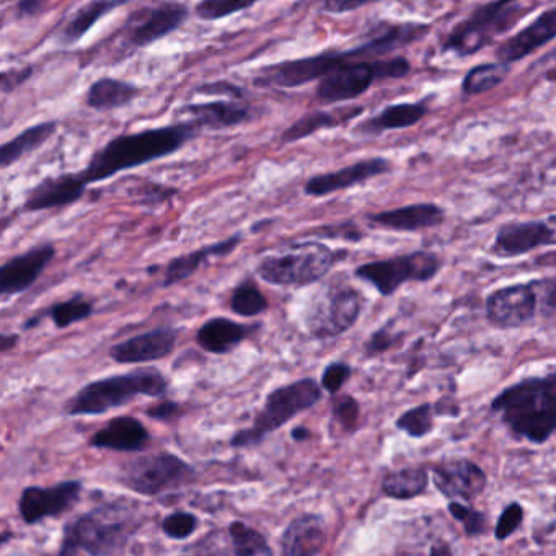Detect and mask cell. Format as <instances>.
Here are the masks:
<instances>
[{
    "label": "cell",
    "mask_w": 556,
    "mask_h": 556,
    "mask_svg": "<svg viewBox=\"0 0 556 556\" xmlns=\"http://www.w3.org/2000/svg\"><path fill=\"white\" fill-rule=\"evenodd\" d=\"M327 543V522L320 514L294 517L282 532L279 549L285 556H314L324 552Z\"/></svg>",
    "instance_id": "obj_24"
},
{
    "label": "cell",
    "mask_w": 556,
    "mask_h": 556,
    "mask_svg": "<svg viewBox=\"0 0 556 556\" xmlns=\"http://www.w3.org/2000/svg\"><path fill=\"white\" fill-rule=\"evenodd\" d=\"M146 415L155 421H170L175 416L180 415V403L174 402V400L155 403L154 406L146 409Z\"/></svg>",
    "instance_id": "obj_52"
},
{
    "label": "cell",
    "mask_w": 556,
    "mask_h": 556,
    "mask_svg": "<svg viewBox=\"0 0 556 556\" xmlns=\"http://www.w3.org/2000/svg\"><path fill=\"white\" fill-rule=\"evenodd\" d=\"M258 2L262 0H200L194 8V14L203 22L223 21L230 15L249 11Z\"/></svg>",
    "instance_id": "obj_42"
},
{
    "label": "cell",
    "mask_w": 556,
    "mask_h": 556,
    "mask_svg": "<svg viewBox=\"0 0 556 556\" xmlns=\"http://www.w3.org/2000/svg\"><path fill=\"white\" fill-rule=\"evenodd\" d=\"M190 17V9L181 2H162L139 9L123 27V41L132 50L152 47L175 34Z\"/></svg>",
    "instance_id": "obj_13"
},
{
    "label": "cell",
    "mask_w": 556,
    "mask_h": 556,
    "mask_svg": "<svg viewBox=\"0 0 556 556\" xmlns=\"http://www.w3.org/2000/svg\"><path fill=\"white\" fill-rule=\"evenodd\" d=\"M491 412L516 438L530 444H545L556 434V374L527 377L497 393Z\"/></svg>",
    "instance_id": "obj_3"
},
{
    "label": "cell",
    "mask_w": 556,
    "mask_h": 556,
    "mask_svg": "<svg viewBox=\"0 0 556 556\" xmlns=\"http://www.w3.org/2000/svg\"><path fill=\"white\" fill-rule=\"evenodd\" d=\"M321 396H324V389L320 382L312 377H304L271 390L266 395L263 408L253 418L252 426L239 429L230 438V447H256L265 442L269 434L291 422L295 416L318 405Z\"/></svg>",
    "instance_id": "obj_6"
},
{
    "label": "cell",
    "mask_w": 556,
    "mask_h": 556,
    "mask_svg": "<svg viewBox=\"0 0 556 556\" xmlns=\"http://www.w3.org/2000/svg\"><path fill=\"white\" fill-rule=\"evenodd\" d=\"M429 553L431 555H452V549L448 546H432Z\"/></svg>",
    "instance_id": "obj_56"
},
{
    "label": "cell",
    "mask_w": 556,
    "mask_h": 556,
    "mask_svg": "<svg viewBox=\"0 0 556 556\" xmlns=\"http://www.w3.org/2000/svg\"><path fill=\"white\" fill-rule=\"evenodd\" d=\"M141 97V89L135 84L113 77L97 79L87 90L86 105L99 113L126 109Z\"/></svg>",
    "instance_id": "obj_29"
},
{
    "label": "cell",
    "mask_w": 556,
    "mask_h": 556,
    "mask_svg": "<svg viewBox=\"0 0 556 556\" xmlns=\"http://www.w3.org/2000/svg\"><path fill=\"white\" fill-rule=\"evenodd\" d=\"M435 408L432 403H421L406 409L396 418L395 428L413 439H422L435 429Z\"/></svg>",
    "instance_id": "obj_39"
},
{
    "label": "cell",
    "mask_w": 556,
    "mask_h": 556,
    "mask_svg": "<svg viewBox=\"0 0 556 556\" xmlns=\"http://www.w3.org/2000/svg\"><path fill=\"white\" fill-rule=\"evenodd\" d=\"M93 312L96 308H93L92 302L84 298L83 294H76L67 301L58 302V304L45 308L43 314H38V317L41 320L45 317H50L58 330H66V328L92 317Z\"/></svg>",
    "instance_id": "obj_36"
},
{
    "label": "cell",
    "mask_w": 556,
    "mask_h": 556,
    "mask_svg": "<svg viewBox=\"0 0 556 556\" xmlns=\"http://www.w3.org/2000/svg\"><path fill=\"white\" fill-rule=\"evenodd\" d=\"M135 504L112 501L67 520L58 553L61 556L122 555L142 526L141 513Z\"/></svg>",
    "instance_id": "obj_2"
},
{
    "label": "cell",
    "mask_w": 556,
    "mask_h": 556,
    "mask_svg": "<svg viewBox=\"0 0 556 556\" xmlns=\"http://www.w3.org/2000/svg\"><path fill=\"white\" fill-rule=\"evenodd\" d=\"M198 527H200V517L197 514L188 513V510H175L165 516L161 523L165 536L175 542H185V540L191 539L197 533Z\"/></svg>",
    "instance_id": "obj_43"
},
{
    "label": "cell",
    "mask_w": 556,
    "mask_h": 556,
    "mask_svg": "<svg viewBox=\"0 0 556 556\" xmlns=\"http://www.w3.org/2000/svg\"><path fill=\"white\" fill-rule=\"evenodd\" d=\"M180 338V330L174 327H159L146 333L136 334L110 348L109 356L118 364H148L164 359L174 353Z\"/></svg>",
    "instance_id": "obj_19"
},
{
    "label": "cell",
    "mask_w": 556,
    "mask_h": 556,
    "mask_svg": "<svg viewBox=\"0 0 556 556\" xmlns=\"http://www.w3.org/2000/svg\"><path fill=\"white\" fill-rule=\"evenodd\" d=\"M363 110H350V112H327V110H314V112L305 113L304 116L292 123L289 128L282 131L279 138V144L291 146L295 142L304 141L311 136L317 135L327 129H334L338 126L353 119L354 116L361 115Z\"/></svg>",
    "instance_id": "obj_31"
},
{
    "label": "cell",
    "mask_w": 556,
    "mask_h": 556,
    "mask_svg": "<svg viewBox=\"0 0 556 556\" xmlns=\"http://www.w3.org/2000/svg\"><path fill=\"white\" fill-rule=\"evenodd\" d=\"M364 298L343 281L324 286L304 312V325L315 340H333L350 331L363 314Z\"/></svg>",
    "instance_id": "obj_8"
},
{
    "label": "cell",
    "mask_w": 556,
    "mask_h": 556,
    "mask_svg": "<svg viewBox=\"0 0 556 556\" xmlns=\"http://www.w3.org/2000/svg\"><path fill=\"white\" fill-rule=\"evenodd\" d=\"M431 473L434 486L448 501L462 500L471 503L480 497L488 486L486 471L468 458L442 462L431 468Z\"/></svg>",
    "instance_id": "obj_18"
},
{
    "label": "cell",
    "mask_w": 556,
    "mask_h": 556,
    "mask_svg": "<svg viewBox=\"0 0 556 556\" xmlns=\"http://www.w3.org/2000/svg\"><path fill=\"white\" fill-rule=\"evenodd\" d=\"M197 93L200 96H223L232 100L245 99V90L229 80H217V83L204 84L198 87Z\"/></svg>",
    "instance_id": "obj_50"
},
{
    "label": "cell",
    "mask_w": 556,
    "mask_h": 556,
    "mask_svg": "<svg viewBox=\"0 0 556 556\" xmlns=\"http://www.w3.org/2000/svg\"><path fill=\"white\" fill-rule=\"evenodd\" d=\"M79 480H64L53 486H27L18 497V514L27 526H37L47 519H58L73 510L83 497Z\"/></svg>",
    "instance_id": "obj_14"
},
{
    "label": "cell",
    "mask_w": 556,
    "mask_h": 556,
    "mask_svg": "<svg viewBox=\"0 0 556 556\" xmlns=\"http://www.w3.org/2000/svg\"><path fill=\"white\" fill-rule=\"evenodd\" d=\"M348 256V250H333L318 240L294 242L266 253L256 263V276L279 288H305L321 281L338 263Z\"/></svg>",
    "instance_id": "obj_5"
},
{
    "label": "cell",
    "mask_w": 556,
    "mask_h": 556,
    "mask_svg": "<svg viewBox=\"0 0 556 556\" xmlns=\"http://www.w3.org/2000/svg\"><path fill=\"white\" fill-rule=\"evenodd\" d=\"M151 432L135 416H115L93 432L89 445L100 451L142 452L151 445Z\"/></svg>",
    "instance_id": "obj_23"
},
{
    "label": "cell",
    "mask_w": 556,
    "mask_h": 556,
    "mask_svg": "<svg viewBox=\"0 0 556 556\" xmlns=\"http://www.w3.org/2000/svg\"><path fill=\"white\" fill-rule=\"evenodd\" d=\"M556 38V8L543 12L532 24L527 25L519 34L504 41L496 50L501 63L513 64L535 53L540 48Z\"/></svg>",
    "instance_id": "obj_25"
},
{
    "label": "cell",
    "mask_w": 556,
    "mask_h": 556,
    "mask_svg": "<svg viewBox=\"0 0 556 556\" xmlns=\"http://www.w3.org/2000/svg\"><path fill=\"white\" fill-rule=\"evenodd\" d=\"M392 170V162L383 157L366 159V161L356 162L348 165L337 172L328 174L314 175L308 178L304 185V193L311 198L330 197L338 191L350 190V188L359 187L372 178L389 174Z\"/></svg>",
    "instance_id": "obj_21"
},
{
    "label": "cell",
    "mask_w": 556,
    "mask_h": 556,
    "mask_svg": "<svg viewBox=\"0 0 556 556\" xmlns=\"http://www.w3.org/2000/svg\"><path fill=\"white\" fill-rule=\"evenodd\" d=\"M539 311V292L535 282L504 286L491 292L484 302L486 320L500 330L526 327Z\"/></svg>",
    "instance_id": "obj_15"
},
{
    "label": "cell",
    "mask_w": 556,
    "mask_h": 556,
    "mask_svg": "<svg viewBox=\"0 0 556 556\" xmlns=\"http://www.w3.org/2000/svg\"><path fill=\"white\" fill-rule=\"evenodd\" d=\"M380 0H320V9L327 14L341 15L359 11L366 5L377 4Z\"/></svg>",
    "instance_id": "obj_51"
},
{
    "label": "cell",
    "mask_w": 556,
    "mask_h": 556,
    "mask_svg": "<svg viewBox=\"0 0 556 556\" xmlns=\"http://www.w3.org/2000/svg\"><path fill=\"white\" fill-rule=\"evenodd\" d=\"M34 76V67H15V70H5L0 76V89L4 96L17 90L18 87L24 86L30 77Z\"/></svg>",
    "instance_id": "obj_49"
},
{
    "label": "cell",
    "mask_w": 556,
    "mask_h": 556,
    "mask_svg": "<svg viewBox=\"0 0 556 556\" xmlns=\"http://www.w3.org/2000/svg\"><path fill=\"white\" fill-rule=\"evenodd\" d=\"M520 0H493L478 8L467 21L458 24L444 43L445 51L458 56H471L483 50L501 31L516 21Z\"/></svg>",
    "instance_id": "obj_12"
},
{
    "label": "cell",
    "mask_w": 556,
    "mask_h": 556,
    "mask_svg": "<svg viewBox=\"0 0 556 556\" xmlns=\"http://www.w3.org/2000/svg\"><path fill=\"white\" fill-rule=\"evenodd\" d=\"M367 220L392 232H421L444 224L445 211L434 203L408 204L396 210L370 214Z\"/></svg>",
    "instance_id": "obj_26"
},
{
    "label": "cell",
    "mask_w": 556,
    "mask_h": 556,
    "mask_svg": "<svg viewBox=\"0 0 556 556\" xmlns=\"http://www.w3.org/2000/svg\"><path fill=\"white\" fill-rule=\"evenodd\" d=\"M441 268L442 260L438 253L419 250L406 255L364 263L354 269V276L372 286L383 298H390L405 282L432 281Z\"/></svg>",
    "instance_id": "obj_11"
},
{
    "label": "cell",
    "mask_w": 556,
    "mask_h": 556,
    "mask_svg": "<svg viewBox=\"0 0 556 556\" xmlns=\"http://www.w3.org/2000/svg\"><path fill=\"white\" fill-rule=\"evenodd\" d=\"M269 301L253 279H245L233 289L230 295V311L242 318H255L265 314Z\"/></svg>",
    "instance_id": "obj_38"
},
{
    "label": "cell",
    "mask_w": 556,
    "mask_h": 556,
    "mask_svg": "<svg viewBox=\"0 0 556 556\" xmlns=\"http://www.w3.org/2000/svg\"><path fill=\"white\" fill-rule=\"evenodd\" d=\"M128 2L129 0H89L64 25L63 30L58 35V43L63 47H73V45L79 43L103 17Z\"/></svg>",
    "instance_id": "obj_30"
},
{
    "label": "cell",
    "mask_w": 556,
    "mask_h": 556,
    "mask_svg": "<svg viewBox=\"0 0 556 556\" xmlns=\"http://www.w3.org/2000/svg\"><path fill=\"white\" fill-rule=\"evenodd\" d=\"M429 486L425 467H403L389 471L382 480V493L390 500L409 501L421 496Z\"/></svg>",
    "instance_id": "obj_34"
},
{
    "label": "cell",
    "mask_w": 556,
    "mask_h": 556,
    "mask_svg": "<svg viewBox=\"0 0 556 556\" xmlns=\"http://www.w3.org/2000/svg\"><path fill=\"white\" fill-rule=\"evenodd\" d=\"M553 372H555V374H556V369H555V370H553Z\"/></svg>",
    "instance_id": "obj_57"
},
{
    "label": "cell",
    "mask_w": 556,
    "mask_h": 556,
    "mask_svg": "<svg viewBox=\"0 0 556 556\" xmlns=\"http://www.w3.org/2000/svg\"><path fill=\"white\" fill-rule=\"evenodd\" d=\"M242 233H236V236L227 237V239L219 240V242L211 243V245H204L201 249L193 250V252L177 256V258L168 263L167 269H165L162 288H172V286L187 281L191 276L197 275L201 266L206 265L211 258L229 256L230 253L236 252L242 245Z\"/></svg>",
    "instance_id": "obj_27"
},
{
    "label": "cell",
    "mask_w": 556,
    "mask_h": 556,
    "mask_svg": "<svg viewBox=\"0 0 556 556\" xmlns=\"http://www.w3.org/2000/svg\"><path fill=\"white\" fill-rule=\"evenodd\" d=\"M533 282L539 292V305L542 307L543 314H556V275Z\"/></svg>",
    "instance_id": "obj_48"
},
{
    "label": "cell",
    "mask_w": 556,
    "mask_h": 556,
    "mask_svg": "<svg viewBox=\"0 0 556 556\" xmlns=\"http://www.w3.org/2000/svg\"><path fill=\"white\" fill-rule=\"evenodd\" d=\"M198 471L190 462L170 452L144 454L123 465L118 481L132 493L161 496L197 481Z\"/></svg>",
    "instance_id": "obj_9"
},
{
    "label": "cell",
    "mask_w": 556,
    "mask_h": 556,
    "mask_svg": "<svg viewBox=\"0 0 556 556\" xmlns=\"http://www.w3.org/2000/svg\"><path fill=\"white\" fill-rule=\"evenodd\" d=\"M412 64L406 58L392 60H354L318 80L315 99L324 105L359 99L377 80L402 79Z\"/></svg>",
    "instance_id": "obj_7"
},
{
    "label": "cell",
    "mask_w": 556,
    "mask_h": 556,
    "mask_svg": "<svg viewBox=\"0 0 556 556\" xmlns=\"http://www.w3.org/2000/svg\"><path fill=\"white\" fill-rule=\"evenodd\" d=\"M553 245H556V216L545 220L504 224L497 229L491 252L497 258H517Z\"/></svg>",
    "instance_id": "obj_16"
},
{
    "label": "cell",
    "mask_w": 556,
    "mask_h": 556,
    "mask_svg": "<svg viewBox=\"0 0 556 556\" xmlns=\"http://www.w3.org/2000/svg\"><path fill=\"white\" fill-rule=\"evenodd\" d=\"M56 256L53 243H40L25 250L21 255L12 256L0 266V295L2 301L24 294L34 288L45 269Z\"/></svg>",
    "instance_id": "obj_17"
},
{
    "label": "cell",
    "mask_w": 556,
    "mask_h": 556,
    "mask_svg": "<svg viewBox=\"0 0 556 556\" xmlns=\"http://www.w3.org/2000/svg\"><path fill=\"white\" fill-rule=\"evenodd\" d=\"M232 553L237 556H271L273 548L268 539L260 530L253 529L242 520H233L227 527Z\"/></svg>",
    "instance_id": "obj_35"
},
{
    "label": "cell",
    "mask_w": 556,
    "mask_h": 556,
    "mask_svg": "<svg viewBox=\"0 0 556 556\" xmlns=\"http://www.w3.org/2000/svg\"><path fill=\"white\" fill-rule=\"evenodd\" d=\"M89 184L80 172L51 175L35 185L25 198L22 210L25 213L60 210L83 200Z\"/></svg>",
    "instance_id": "obj_20"
},
{
    "label": "cell",
    "mask_w": 556,
    "mask_h": 556,
    "mask_svg": "<svg viewBox=\"0 0 556 556\" xmlns=\"http://www.w3.org/2000/svg\"><path fill=\"white\" fill-rule=\"evenodd\" d=\"M60 123L50 119V122L38 123L18 132L11 141L4 142L0 148V167L8 170L12 165L21 162L25 155L43 148L54 135H56Z\"/></svg>",
    "instance_id": "obj_32"
},
{
    "label": "cell",
    "mask_w": 556,
    "mask_h": 556,
    "mask_svg": "<svg viewBox=\"0 0 556 556\" xmlns=\"http://www.w3.org/2000/svg\"><path fill=\"white\" fill-rule=\"evenodd\" d=\"M312 431L305 426H295L291 431V438L294 439L295 442H304L311 439Z\"/></svg>",
    "instance_id": "obj_55"
},
{
    "label": "cell",
    "mask_w": 556,
    "mask_h": 556,
    "mask_svg": "<svg viewBox=\"0 0 556 556\" xmlns=\"http://www.w3.org/2000/svg\"><path fill=\"white\" fill-rule=\"evenodd\" d=\"M523 517H526V510H523L522 504L517 501L507 504L497 517L496 526H494V539L497 542H504L513 536L522 526Z\"/></svg>",
    "instance_id": "obj_44"
},
{
    "label": "cell",
    "mask_w": 556,
    "mask_h": 556,
    "mask_svg": "<svg viewBox=\"0 0 556 556\" xmlns=\"http://www.w3.org/2000/svg\"><path fill=\"white\" fill-rule=\"evenodd\" d=\"M200 132L194 123L180 122L116 136L90 157L80 174L89 185L110 180L122 172L177 154Z\"/></svg>",
    "instance_id": "obj_1"
},
{
    "label": "cell",
    "mask_w": 556,
    "mask_h": 556,
    "mask_svg": "<svg viewBox=\"0 0 556 556\" xmlns=\"http://www.w3.org/2000/svg\"><path fill=\"white\" fill-rule=\"evenodd\" d=\"M18 343H21V334L2 333V337H0V351L8 353V351L14 350Z\"/></svg>",
    "instance_id": "obj_54"
},
{
    "label": "cell",
    "mask_w": 556,
    "mask_h": 556,
    "mask_svg": "<svg viewBox=\"0 0 556 556\" xmlns=\"http://www.w3.org/2000/svg\"><path fill=\"white\" fill-rule=\"evenodd\" d=\"M509 66L510 64L501 63V61L500 63L475 66L465 76L464 83H462V92L471 97L481 96V93L496 89L509 76Z\"/></svg>",
    "instance_id": "obj_37"
},
{
    "label": "cell",
    "mask_w": 556,
    "mask_h": 556,
    "mask_svg": "<svg viewBox=\"0 0 556 556\" xmlns=\"http://www.w3.org/2000/svg\"><path fill=\"white\" fill-rule=\"evenodd\" d=\"M426 113L428 106L425 103H395L357 126V131L363 135H382L393 129L412 128L425 118Z\"/></svg>",
    "instance_id": "obj_33"
},
{
    "label": "cell",
    "mask_w": 556,
    "mask_h": 556,
    "mask_svg": "<svg viewBox=\"0 0 556 556\" xmlns=\"http://www.w3.org/2000/svg\"><path fill=\"white\" fill-rule=\"evenodd\" d=\"M50 5V0H18L15 8L17 18H34L43 14Z\"/></svg>",
    "instance_id": "obj_53"
},
{
    "label": "cell",
    "mask_w": 556,
    "mask_h": 556,
    "mask_svg": "<svg viewBox=\"0 0 556 556\" xmlns=\"http://www.w3.org/2000/svg\"><path fill=\"white\" fill-rule=\"evenodd\" d=\"M361 405L354 396L333 395L331 402L330 429H338V434H353L359 428Z\"/></svg>",
    "instance_id": "obj_40"
},
{
    "label": "cell",
    "mask_w": 556,
    "mask_h": 556,
    "mask_svg": "<svg viewBox=\"0 0 556 556\" xmlns=\"http://www.w3.org/2000/svg\"><path fill=\"white\" fill-rule=\"evenodd\" d=\"M372 56L369 41L346 51H324L314 56L298 58V60L281 61V63L265 66L256 74L253 84L262 89H299L314 80L324 79L343 64L354 60H367Z\"/></svg>",
    "instance_id": "obj_10"
},
{
    "label": "cell",
    "mask_w": 556,
    "mask_h": 556,
    "mask_svg": "<svg viewBox=\"0 0 556 556\" xmlns=\"http://www.w3.org/2000/svg\"><path fill=\"white\" fill-rule=\"evenodd\" d=\"M353 377V367L343 361H333L328 364L321 374L320 386L328 395H338Z\"/></svg>",
    "instance_id": "obj_45"
},
{
    "label": "cell",
    "mask_w": 556,
    "mask_h": 556,
    "mask_svg": "<svg viewBox=\"0 0 556 556\" xmlns=\"http://www.w3.org/2000/svg\"><path fill=\"white\" fill-rule=\"evenodd\" d=\"M178 115L194 123L198 128L210 131H224L252 122L253 112L250 106L242 105L240 100H216L207 103H190L181 106Z\"/></svg>",
    "instance_id": "obj_22"
},
{
    "label": "cell",
    "mask_w": 556,
    "mask_h": 556,
    "mask_svg": "<svg viewBox=\"0 0 556 556\" xmlns=\"http://www.w3.org/2000/svg\"><path fill=\"white\" fill-rule=\"evenodd\" d=\"M312 236L318 239L343 240V242L357 243L364 239V232L354 223L331 224L312 230Z\"/></svg>",
    "instance_id": "obj_47"
},
{
    "label": "cell",
    "mask_w": 556,
    "mask_h": 556,
    "mask_svg": "<svg viewBox=\"0 0 556 556\" xmlns=\"http://www.w3.org/2000/svg\"><path fill=\"white\" fill-rule=\"evenodd\" d=\"M448 514L460 523L465 535L468 539H478V536L486 535L490 530V520L481 510L475 509L470 504L460 503V501H448Z\"/></svg>",
    "instance_id": "obj_41"
},
{
    "label": "cell",
    "mask_w": 556,
    "mask_h": 556,
    "mask_svg": "<svg viewBox=\"0 0 556 556\" xmlns=\"http://www.w3.org/2000/svg\"><path fill=\"white\" fill-rule=\"evenodd\" d=\"M256 325L239 324L226 317H213L201 325L197 331V343L201 350L210 354H229L240 346L253 331Z\"/></svg>",
    "instance_id": "obj_28"
},
{
    "label": "cell",
    "mask_w": 556,
    "mask_h": 556,
    "mask_svg": "<svg viewBox=\"0 0 556 556\" xmlns=\"http://www.w3.org/2000/svg\"><path fill=\"white\" fill-rule=\"evenodd\" d=\"M400 337L402 334L399 331H393V321L383 325L379 330L374 331L369 340L364 343V356L370 359V357H377L380 354L387 353V351L392 350L393 346L399 344Z\"/></svg>",
    "instance_id": "obj_46"
},
{
    "label": "cell",
    "mask_w": 556,
    "mask_h": 556,
    "mask_svg": "<svg viewBox=\"0 0 556 556\" xmlns=\"http://www.w3.org/2000/svg\"><path fill=\"white\" fill-rule=\"evenodd\" d=\"M167 392L168 379L161 369L139 367L86 383L67 400L64 413L67 416H100L129 405L138 396L162 399Z\"/></svg>",
    "instance_id": "obj_4"
}]
</instances>
